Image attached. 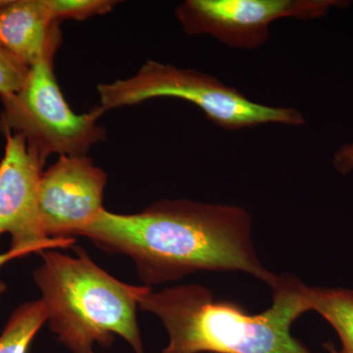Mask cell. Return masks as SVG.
I'll return each instance as SVG.
<instances>
[{
	"label": "cell",
	"mask_w": 353,
	"mask_h": 353,
	"mask_svg": "<svg viewBox=\"0 0 353 353\" xmlns=\"http://www.w3.org/2000/svg\"><path fill=\"white\" fill-rule=\"evenodd\" d=\"M79 236L129 256L148 287L209 271L241 272L272 289L280 276L260 261L248 211L230 204L161 201L131 215L104 209Z\"/></svg>",
	"instance_id": "6da1fadb"
},
{
	"label": "cell",
	"mask_w": 353,
	"mask_h": 353,
	"mask_svg": "<svg viewBox=\"0 0 353 353\" xmlns=\"http://www.w3.org/2000/svg\"><path fill=\"white\" fill-rule=\"evenodd\" d=\"M272 290L270 307L259 314L216 301L199 285L148 290L139 308L157 315L168 332L162 353H312L292 334L294 323L311 311L306 285L285 274Z\"/></svg>",
	"instance_id": "7a4b0ae2"
},
{
	"label": "cell",
	"mask_w": 353,
	"mask_h": 353,
	"mask_svg": "<svg viewBox=\"0 0 353 353\" xmlns=\"http://www.w3.org/2000/svg\"><path fill=\"white\" fill-rule=\"evenodd\" d=\"M76 256L41 252L34 273L51 331L74 353H94L119 334L136 353H145L138 323L139 299L152 287L121 282L97 266L82 248Z\"/></svg>",
	"instance_id": "3957f363"
},
{
	"label": "cell",
	"mask_w": 353,
	"mask_h": 353,
	"mask_svg": "<svg viewBox=\"0 0 353 353\" xmlns=\"http://www.w3.org/2000/svg\"><path fill=\"white\" fill-rule=\"evenodd\" d=\"M97 92L99 106L104 112L170 97L194 104L211 122L227 131L267 124H305V118L296 108L257 103L215 77L154 60H148L131 78L99 83Z\"/></svg>",
	"instance_id": "277c9868"
},
{
	"label": "cell",
	"mask_w": 353,
	"mask_h": 353,
	"mask_svg": "<svg viewBox=\"0 0 353 353\" xmlns=\"http://www.w3.org/2000/svg\"><path fill=\"white\" fill-rule=\"evenodd\" d=\"M61 43L60 38L50 44L30 69L19 92L0 99L2 134L11 132L24 137L29 150L43 164L52 154L87 155L106 134L97 124L105 113L103 109L97 106L90 112L77 114L65 101L54 74L55 54Z\"/></svg>",
	"instance_id": "5b68a950"
},
{
	"label": "cell",
	"mask_w": 353,
	"mask_h": 353,
	"mask_svg": "<svg viewBox=\"0 0 353 353\" xmlns=\"http://www.w3.org/2000/svg\"><path fill=\"white\" fill-rule=\"evenodd\" d=\"M348 3L340 0H185L175 13L189 36H210L230 48L253 50L268 41L276 21L319 19L331 9Z\"/></svg>",
	"instance_id": "8992f818"
},
{
	"label": "cell",
	"mask_w": 353,
	"mask_h": 353,
	"mask_svg": "<svg viewBox=\"0 0 353 353\" xmlns=\"http://www.w3.org/2000/svg\"><path fill=\"white\" fill-rule=\"evenodd\" d=\"M0 160V236L10 234V250L39 252L69 248L74 238L48 239L39 211V183L44 164L28 148L24 137L6 132Z\"/></svg>",
	"instance_id": "52a82bcc"
},
{
	"label": "cell",
	"mask_w": 353,
	"mask_h": 353,
	"mask_svg": "<svg viewBox=\"0 0 353 353\" xmlns=\"http://www.w3.org/2000/svg\"><path fill=\"white\" fill-rule=\"evenodd\" d=\"M105 172L87 155L60 157L43 171L39 183V211L48 239L74 238L102 211Z\"/></svg>",
	"instance_id": "ba28073f"
},
{
	"label": "cell",
	"mask_w": 353,
	"mask_h": 353,
	"mask_svg": "<svg viewBox=\"0 0 353 353\" xmlns=\"http://www.w3.org/2000/svg\"><path fill=\"white\" fill-rule=\"evenodd\" d=\"M60 38V23L46 0H7L0 6V46L25 66H34Z\"/></svg>",
	"instance_id": "9c48e42d"
},
{
	"label": "cell",
	"mask_w": 353,
	"mask_h": 353,
	"mask_svg": "<svg viewBox=\"0 0 353 353\" xmlns=\"http://www.w3.org/2000/svg\"><path fill=\"white\" fill-rule=\"evenodd\" d=\"M306 296L311 311L321 315L340 339L341 350L329 345L330 353H353V290L306 285Z\"/></svg>",
	"instance_id": "30bf717a"
},
{
	"label": "cell",
	"mask_w": 353,
	"mask_h": 353,
	"mask_svg": "<svg viewBox=\"0 0 353 353\" xmlns=\"http://www.w3.org/2000/svg\"><path fill=\"white\" fill-rule=\"evenodd\" d=\"M46 321L48 313L41 299L20 305L0 336V353H27L34 336Z\"/></svg>",
	"instance_id": "8fae6325"
},
{
	"label": "cell",
	"mask_w": 353,
	"mask_h": 353,
	"mask_svg": "<svg viewBox=\"0 0 353 353\" xmlns=\"http://www.w3.org/2000/svg\"><path fill=\"white\" fill-rule=\"evenodd\" d=\"M52 19L83 21L112 11L115 0H46Z\"/></svg>",
	"instance_id": "7c38bea8"
},
{
	"label": "cell",
	"mask_w": 353,
	"mask_h": 353,
	"mask_svg": "<svg viewBox=\"0 0 353 353\" xmlns=\"http://www.w3.org/2000/svg\"><path fill=\"white\" fill-rule=\"evenodd\" d=\"M30 69L0 46V99L19 92L29 76Z\"/></svg>",
	"instance_id": "4fadbf2b"
},
{
	"label": "cell",
	"mask_w": 353,
	"mask_h": 353,
	"mask_svg": "<svg viewBox=\"0 0 353 353\" xmlns=\"http://www.w3.org/2000/svg\"><path fill=\"white\" fill-rule=\"evenodd\" d=\"M333 165L341 175H347L353 171V143L341 146L334 153Z\"/></svg>",
	"instance_id": "5bb4252c"
},
{
	"label": "cell",
	"mask_w": 353,
	"mask_h": 353,
	"mask_svg": "<svg viewBox=\"0 0 353 353\" xmlns=\"http://www.w3.org/2000/svg\"><path fill=\"white\" fill-rule=\"evenodd\" d=\"M28 254H30V253L25 252V250H9L8 252L0 254V267L6 264V262L10 261V260L19 259V257L25 256V255Z\"/></svg>",
	"instance_id": "9a60e30c"
},
{
	"label": "cell",
	"mask_w": 353,
	"mask_h": 353,
	"mask_svg": "<svg viewBox=\"0 0 353 353\" xmlns=\"http://www.w3.org/2000/svg\"><path fill=\"white\" fill-rule=\"evenodd\" d=\"M6 284H4L3 282H2L1 280H0V296H1V294H3L4 292H6Z\"/></svg>",
	"instance_id": "2e32d148"
},
{
	"label": "cell",
	"mask_w": 353,
	"mask_h": 353,
	"mask_svg": "<svg viewBox=\"0 0 353 353\" xmlns=\"http://www.w3.org/2000/svg\"><path fill=\"white\" fill-rule=\"evenodd\" d=\"M7 0H0V6H3V4L6 3Z\"/></svg>",
	"instance_id": "e0dca14e"
},
{
	"label": "cell",
	"mask_w": 353,
	"mask_h": 353,
	"mask_svg": "<svg viewBox=\"0 0 353 353\" xmlns=\"http://www.w3.org/2000/svg\"><path fill=\"white\" fill-rule=\"evenodd\" d=\"M0 132H2V125H1V121H0Z\"/></svg>",
	"instance_id": "ac0fdd59"
}]
</instances>
